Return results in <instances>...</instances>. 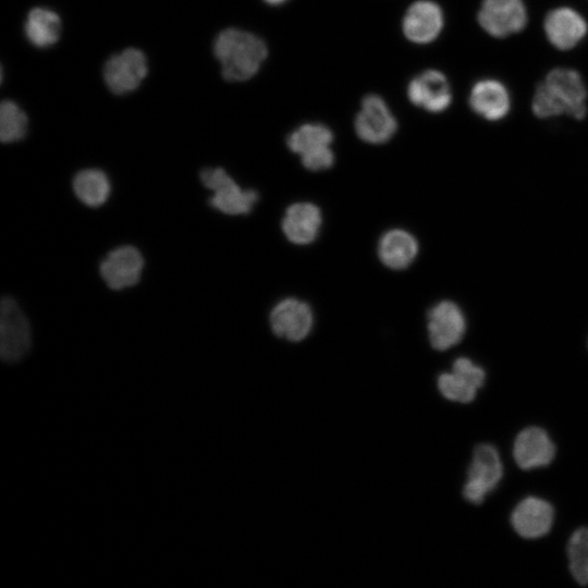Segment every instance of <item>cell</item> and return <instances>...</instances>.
<instances>
[{
	"mask_svg": "<svg viewBox=\"0 0 588 588\" xmlns=\"http://www.w3.org/2000/svg\"><path fill=\"white\" fill-rule=\"evenodd\" d=\"M504 475V467L495 446L481 443L474 449L463 497L471 504L479 505L492 492Z\"/></svg>",
	"mask_w": 588,
	"mask_h": 588,
	"instance_id": "cell-3",
	"label": "cell"
},
{
	"mask_svg": "<svg viewBox=\"0 0 588 588\" xmlns=\"http://www.w3.org/2000/svg\"><path fill=\"white\" fill-rule=\"evenodd\" d=\"M32 345L28 319L16 301L4 296L0 304V355L5 362L20 360Z\"/></svg>",
	"mask_w": 588,
	"mask_h": 588,
	"instance_id": "cell-6",
	"label": "cell"
},
{
	"mask_svg": "<svg viewBox=\"0 0 588 588\" xmlns=\"http://www.w3.org/2000/svg\"><path fill=\"white\" fill-rule=\"evenodd\" d=\"M357 136L369 144H383L392 138L397 122L385 101L378 95H367L355 118Z\"/></svg>",
	"mask_w": 588,
	"mask_h": 588,
	"instance_id": "cell-7",
	"label": "cell"
},
{
	"mask_svg": "<svg viewBox=\"0 0 588 588\" xmlns=\"http://www.w3.org/2000/svg\"><path fill=\"white\" fill-rule=\"evenodd\" d=\"M75 196L86 206L99 207L110 196L111 184L99 169H85L75 174L72 182Z\"/></svg>",
	"mask_w": 588,
	"mask_h": 588,
	"instance_id": "cell-23",
	"label": "cell"
},
{
	"mask_svg": "<svg viewBox=\"0 0 588 588\" xmlns=\"http://www.w3.org/2000/svg\"><path fill=\"white\" fill-rule=\"evenodd\" d=\"M568 568L572 577L580 586L588 585V527L577 528L566 547Z\"/></svg>",
	"mask_w": 588,
	"mask_h": 588,
	"instance_id": "cell-24",
	"label": "cell"
},
{
	"mask_svg": "<svg viewBox=\"0 0 588 588\" xmlns=\"http://www.w3.org/2000/svg\"><path fill=\"white\" fill-rule=\"evenodd\" d=\"M586 98L587 90L580 75L574 70L559 68L538 84L532 111L538 118L568 114L580 120L587 112Z\"/></svg>",
	"mask_w": 588,
	"mask_h": 588,
	"instance_id": "cell-1",
	"label": "cell"
},
{
	"mask_svg": "<svg viewBox=\"0 0 588 588\" xmlns=\"http://www.w3.org/2000/svg\"><path fill=\"white\" fill-rule=\"evenodd\" d=\"M264 1L270 5H280L286 2L287 0H264Z\"/></svg>",
	"mask_w": 588,
	"mask_h": 588,
	"instance_id": "cell-26",
	"label": "cell"
},
{
	"mask_svg": "<svg viewBox=\"0 0 588 588\" xmlns=\"http://www.w3.org/2000/svg\"><path fill=\"white\" fill-rule=\"evenodd\" d=\"M332 131L321 123H306L295 128L286 139L287 147L299 155L303 166L310 171H322L332 167L334 154L331 149Z\"/></svg>",
	"mask_w": 588,
	"mask_h": 588,
	"instance_id": "cell-4",
	"label": "cell"
},
{
	"mask_svg": "<svg viewBox=\"0 0 588 588\" xmlns=\"http://www.w3.org/2000/svg\"><path fill=\"white\" fill-rule=\"evenodd\" d=\"M417 253L416 238L401 229L385 232L378 244V256L381 262L393 270L407 268L416 258Z\"/></svg>",
	"mask_w": 588,
	"mask_h": 588,
	"instance_id": "cell-21",
	"label": "cell"
},
{
	"mask_svg": "<svg viewBox=\"0 0 588 588\" xmlns=\"http://www.w3.org/2000/svg\"><path fill=\"white\" fill-rule=\"evenodd\" d=\"M199 176L201 183L212 191L210 206L225 215H247L258 199L254 189H243L222 168H205Z\"/></svg>",
	"mask_w": 588,
	"mask_h": 588,
	"instance_id": "cell-5",
	"label": "cell"
},
{
	"mask_svg": "<svg viewBox=\"0 0 588 588\" xmlns=\"http://www.w3.org/2000/svg\"><path fill=\"white\" fill-rule=\"evenodd\" d=\"M320 209L311 203L291 205L282 219V231L286 238L297 245L314 242L321 228Z\"/></svg>",
	"mask_w": 588,
	"mask_h": 588,
	"instance_id": "cell-19",
	"label": "cell"
},
{
	"mask_svg": "<svg viewBox=\"0 0 588 588\" xmlns=\"http://www.w3.org/2000/svg\"><path fill=\"white\" fill-rule=\"evenodd\" d=\"M443 23V12L439 4L430 0H419L408 7L402 28L408 40L428 44L441 33Z\"/></svg>",
	"mask_w": 588,
	"mask_h": 588,
	"instance_id": "cell-17",
	"label": "cell"
},
{
	"mask_svg": "<svg viewBox=\"0 0 588 588\" xmlns=\"http://www.w3.org/2000/svg\"><path fill=\"white\" fill-rule=\"evenodd\" d=\"M556 448L549 433L537 426L519 431L513 444V457L523 470L548 466L554 460Z\"/></svg>",
	"mask_w": 588,
	"mask_h": 588,
	"instance_id": "cell-14",
	"label": "cell"
},
{
	"mask_svg": "<svg viewBox=\"0 0 588 588\" xmlns=\"http://www.w3.org/2000/svg\"><path fill=\"white\" fill-rule=\"evenodd\" d=\"M554 509L546 500L527 497L519 501L511 513L510 522L514 531L524 539H538L551 530Z\"/></svg>",
	"mask_w": 588,
	"mask_h": 588,
	"instance_id": "cell-15",
	"label": "cell"
},
{
	"mask_svg": "<svg viewBox=\"0 0 588 588\" xmlns=\"http://www.w3.org/2000/svg\"><path fill=\"white\" fill-rule=\"evenodd\" d=\"M223 77L243 82L253 77L268 56L266 42L258 36L238 28L222 30L213 44Z\"/></svg>",
	"mask_w": 588,
	"mask_h": 588,
	"instance_id": "cell-2",
	"label": "cell"
},
{
	"mask_svg": "<svg viewBox=\"0 0 588 588\" xmlns=\"http://www.w3.org/2000/svg\"><path fill=\"white\" fill-rule=\"evenodd\" d=\"M147 74V59L135 48L112 56L105 65L103 78L109 89L123 95L136 89Z\"/></svg>",
	"mask_w": 588,
	"mask_h": 588,
	"instance_id": "cell-9",
	"label": "cell"
},
{
	"mask_svg": "<svg viewBox=\"0 0 588 588\" xmlns=\"http://www.w3.org/2000/svg\"><path fill=\"white\" fill-rule=\"evenodd\" d=\"M466 320L461 308L451 301H442L428 313V336L437 351H446L461 342Z\"/></svg>",
	"mask_w": 588,
	"mask_h": 588,
	"instance_id": "cell-10",
	"label": "cell"
},
{
	"mask_svg": "<svg viewBox=\"0 0 588 588\" xmlns=\"http://www.w3.org/2000/svg\"><path fill=\"white\" fill-rule=\"evenodd\" d=\"M314 324L311 308L297 298L280 301L270 313V326L277 336L291 342L304 340Z\"/></svg>",
	"mask_w": 588,
	"mask_h": 588,
	"instance_id": "cell-13",
	"label": "cell"
},
{
	"mask_svg": "<svg viewBox=\"0 0 588 588\" xmlns=\"http://www.w3.org/2000/svg\"><path fill=\"white\" fill-rule=\"evenodd\" d=\"M485 382L483 368L467 357H458L453 362L451 372H443L438 377L437 384L446 400L468 404L475 400Z\"/></svg>",
	"mask_w": 588,
	"mask_h": 588,
	"instance_id": "cell-8",
	"label": "cell"
},
{
	"mask_svg": "<svg viewBox=\"0 0 588 588\" xmlns=\"http://www.w3.org/2000/svg\"><path fill=\"white\" fill-rule=\"evenodd\" d=\"M61 21L59 15L46 8H34L27 14L24 33L35 47L47 48L60 37Z\"/></svg>",
	"mask_w": 588,
	"mask_h": 588,
	"instance_id": "cell-22",
	"label": "cell"
},
{
	"mask_svg": "<svg viewBox=\"0 0 588 588\" xmlns=\"http://www.w3.org/2000/svg\"><path fill=\"white\" fill-rule=\"evenodd\" d=\"M469 105L478 115L489 121H497L507 114L511 99L502 83L495 79H482L473 86Z\"/></svg>",
	"mask_w": 588,
	"mask_h": 588,
	"instance_id": "cell-20",
	"label": "cell"
},
{
	"mask_svg": "<svg viewBox=\"0 0 588 588\" xmlns=\"http://www.w3.org/2000/svg\"><path fill=\"white\" fill-rule=\"evenodd\" d=\"M27 131V117L13 101L3 100L0 106V139L13 143L22 139Z\"/></svg>",
	"mask_w": 588,
	"mask_h": 588,
	"instance_id": "cell-25",
	"label": "cell"
},
{
	"mask_svg": "<svg viewBox=\"0 0 588 588\" xmlns=\"http://www.w3.org/2000/svg\"><path fill=\"white\" fill-rule=\"evenodd\" d=\"M144 268L140 252L131 245L112 249L101 261L99 272L111 290H123L135 285Z\"/></svg>",
	"mask_w": 588,
	"mask_h": 588,
	"instance_id": "cell-12",
	"label": "cell"
},
{
	"mask_svg": "<svg viewBox=\"0 0 588 588\" xmlns=\"http://www.w3.org/2000/svg\"><path fill=\"white\" fill-rule=\"evenodd\" d=\"M407 97L416 107L432 113L446 110L452 94L445 75L437 70H427L415 76L407 86Z\"/></svg>",
	"mask_w": 588,
	"mask_h": 588,
	"instance_id": "cell-16",
	"label": "cell"
},
{
	"mask_svg": "<svg viewBox=\"0 0 588 588\" xmlns=\"http://www.w3.org/2000/svg\"><path fill=\"white\" fill-rule=\"evenodd\" d=\"M478 22L488 34L502 38L525 27L527 12L522 0H483Z\"/></svg>",
	"mask_w": 588,
	"mask_h": 588,
	"instance_id": "cell-11",
	"label": "cell"
},
{
	"mask_svg": "<svg viewBox=\"0 0 588 588\" xmlns=\"http://www.w3.org/2000/svg\"><path fill=\"white\" fill-rule=\"evenodd\" d=\"M549 41L558 49L574 48L586 35L587 23L575 10L566 7L550 11L544 20Z\"/></svg>",
	"mask_w": 588,
	"mask_h": 588,
	"instance_id": "cell-18",
	"label": "cell"
}]
</instances>
